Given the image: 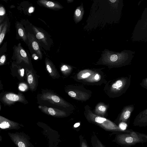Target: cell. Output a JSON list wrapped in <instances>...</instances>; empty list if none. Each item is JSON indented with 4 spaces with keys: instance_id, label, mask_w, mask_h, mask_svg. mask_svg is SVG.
<instances>
[{
    "instance_id": "29",
    "label": "cell",
    "mask_w": 147,
    "mask_h": 147,
    "mask_svg": "<svg viewBox=\"0 0 147 147\" xmlns=\"http://www.w3.org/2000/svg\"><path fill=\"white\" fill-rule=\"evenodd\" d=\"M75 13L77 16H79L80 15L81 11L79 9H77L76 10Z\"/></svg>"
},
{
    "instance_id": "15",
    "label": "cell",
    "mask_w": 147,
    "mask_h": 147,
    "mask_svg": "<svg viewBox=\"0 0 147 147\" xmlns=\"http://www.w3.org/2000/svg\"><path fill=\"white\" fill-rule=\"evenodd\" d=\"M108 106L102 102H99L95 106L93 113L96 115L105 117L107 113Z\"/></svg>"
},
{
    "instance_id": "1",
    "label": "cell",
    "mask_w": 147,
    "mask_h": 147,
    "mask_svg": "<svg viewBox=\"0 0 147 147\" xmlns=\"http://www.w3.org/2000/svg\"><path fill=\"white\" fill-rule=\"evenodd\" d=\"M101 69L82 70L77 73L73 78L77 82L88 85L97 86L106 84V76Z\"/></svg>"
},
{
    "instance_id": "26",
    "label": "cell",
    "mask_w": 147,
    "mask_h": 147,
    "mask_svg": "<svg viewBox=\"0 0 147 147\" xmlns=\"http://www.w3.org/2000/svg\"><path fill=\"white\" fill-rule=\"evenodd\" d=\"M118 126L122 130L125 131L126 130L127 125L126 123L122 122L120 123Z\"/></svg>"
},
{
    "instance_id": "32",
    "label": "cell",
    "mask_w": 147,
    "mask_h": 147,
    "mask_svg": "<svg viewBox=\"0 0 147 147\" xmlns=\"http://www.w3.org/2000/svg\"><path fill=\"white\" fill-rule=\"evenodd\" d=\"M80 125V123H77L74 125V127H76Z\"/></svg>"
},
{
    "instance_id": "4",
    "label": "cell",
    "mask_w": 147,
    "mask_h": 147,
    "mask_svg": "<svg viewBox=\"0 0 147 147\" xmlns=\"http://www.w3.org/2000/svg\"><path fill=\"white\" fill-rule=\"evenodd\" d=\"M117 142L125 146H130L139 143L147 142V135L132 130L129 133H123L117 135Z\"/></svg>"
},
{
    "instance_id": "18",
    "label": "cell",
    "mask_w": 147,
    "mask_h": 147,
    "mask_svg": "<svg viewBox=\"0 0 147 147\" xmlns=\"http://www.w3.org/2000/svg\"><path fill=\"white\" fill-rule=\"evenodd\" d=\"M40 5L52 9H56L59 8V5L54 2L46 0H40L37 1Z\"/></svg>"
},
{
    "instance_id": "17",
    "label": "cell",
    "mask_w": 147,
    "mask_h": 147,
    "mask_svg": "<svg viewBox=\"0 0 147 147\" xmlns=\"http://www.w3.org/2000/svg\"><path fill=\"white\" fill-rule=\"evenodd\" d=\"M132 111L131 107L125 108L123 110L119 118L120 123L122 122L126 123L130 116Z\"/></svg>"
},
{
    "instance_id": "20",
    "label": "cell",
    "mask_w": 147,
    "mask_h": 147,
    "mask_svg": "<svg viewBox=\"0 0 147 147\" xmlns=\"http://www.w3.org/2000/svg\"><path fill=\"white\" fill-rule=\"evenodd\" d=\"M8 25L6 22L1 25L0 29V44L1 45L4 38L6 33Z\"/></svg>"
},
{
    "instance_id": "14",
    "label": "cell",
    "mask_w": 147,
    "mask_h": 147,
    "mask_svg": "<svg viewBox=\"0 0 147 147\" xmlns=\"http://www.w3.org/2000/svg\"><path fill=\"white\" fill-rule=\"evenodd\" d=\"M26 73L28 84L32 91L35 90L37 86V78L34 73L32 70L27 68L26 69Z\"/></svg>"
},
{
    "instance_id": "16",
    "label": "cell",
    "mask_w": 147,
    "mask_h": 147,
    "mask_svg": "<svg viewBox=\"0 0 147 147\" xmlns=\"http://www.w3.org/2000/svg\"><path fill=\"white\" fill-rule=\"evenodd\" d=\"M45 62L46 69L50 76L54 79L59 78L60 76L55 66L51 61L46 58Z\"/></svg>"
},
{
    "instance_id": "27",
    "label": "cell",
    "mask_w": 147,
    "mask_h": 147,
    "mask_svg": "<svg viewBox=\"0 0 147 147\" xmlns=\"http://www.w3.org/2000/svg\"><path fill=\"white\" fill-rule=\"evenodd\" d=\"M6 60V57L5 55H3L1 57L0 59V65H3Z\"/></svg>"
},
{
    "instance_id": "2",
    "label": "cell",
    "mask_w": 147,
    "mask_h": 147,
    "mask_svg": "<svg viewBox=\"0 0 147 147\" xmlns=\"http://www.w3.org/2000/svg\"><path fill=\"white\" fill-rule=\"evenodd\" d=\"M84 109V115L87 121L90 123L97 125L105 130L123 133H129L132 130L131 129L125 131L122 130L118 126L111 121L105 117L94 114L91 108L88 105L85 106Z\"/></svg>"
},
{
    "instance_id": "19",
    "label": "cell",
    "mask_w": 147,
    "mask_h": 147,
    "mask_svg": "<svg viewBox=\"0 0 147 147\" xmlns=\"http://www.w3.org/2000/svg\"><path fill=\"white\" fill-rule=\"evenodd\" d=\"M16 27L18 33L22 39L23 41L26 42H28L27 34L25 31L23 25L20 23H17L16 25Z\"/></svg>"
},
{
    "instance_id": "22",
    "label": "cell",
    "mask_w": 147,
    "mask_h": 147,
    "mask_svg": "<svg viewBox=\"0 0 147 147\" xmlns=\"http://www.w3.org/2000/svg\"><path fill=\"white\" fill-rule=\"evenodd\" d=\"M92 141V144L93 147H105L97 138H93Z\"/></svg>"
},
{
    "instance_id": "9",
    "label": "cell",
    "mask_w": 147,
    "mask_h": 147,
    "mask_svg": "<svg viewBox=\"0 0 147 147\" xmlns=\"http://www.w3.org/2000/svg\"><path fill=\"white\" fill-rule=\"evenodd\" d=\"M1 101L4 104L8 105H12L17 102L24 104L27 102L24 96L20 93L18 94L13 93L6 94L2 97Z\"/></svg>"
},
{
    "instance_id": "23",
    "label": "cell",
    "mask_w": 147,
    "mask_h": 147,
    "mask_svg": "<svg viewBox=\"0 0 147 147\" xmlns=\"http://www.w3.org/2000/svg\"><path fill=\"white\" fill-rule=\"evenodd\" d=\"M5 11L4 7L1 6L0 7V23L2 22L3 20L5 15Z\"/></svg>"
},
{
    "instance_id": "33",
    "label": "cell",
    "mask_w": 147,
    "mask_h": 147,
    "mask_svg": "<svg viewBox=\"0 0 147 147\" xmlns=\"http://www.w3.org/2000/svg\"><path fill=\"white\" fill-rule=\"evenodd\" d=\"M38 56H35L34 57V59L36 60L38 58Z\"/></svg>"
},
{
    "instance_id": "24",
    "label": "cell",
    "mask_w": 147,
    "mask_h": 147,
    "mask_svg": "<svg viewBox=\"0 0 147 147\" xmlns=\"http://www.w3.org/2000/svg\"><path fill=\"white\" fill-rule=\"evenodd\" d=\"M18 88L21 91H24L27 90L28 86L26 84L21 83L19 85Z\"/></svg>"
},
{
    "instance_id": "31",
    "label": "cell",
    "mask_w": 147,
    "mask_h": 147,
    "mask_svg": "<svg viewBox=\"0 0 147 147\" xmlns=\"http://www.w3.org/2000/svg\"><path fill=\"white\" fill-rule=\"evenodd\" d=\"M34 8L32 7H30V8L29 9V10H28V11H29V13H32V12H33L34 11Z\"/></svg>"
},
{
    "instance_id": "6",
    "label": "cell",
    "mask_w": 147,
    "mask_h": 147,
    "mask_svg": "<svg viewBox=\"0 0 147 147\" xmlns=\"http://www.w3.org/2000/svg\"><path fill=\"white\" fill-rule=\"evenodd\" d=\"M40 98L43 100L48 101L52 104L63 107L70 111H73L75 109L72 105L52 93H44L41 95Z\"/></svg>"
},
{
    "instance_id": "11",
    "label": "cell",
    "mask_w": 147,
    "mask_h": 147,
    "mask_svg": "<svg viewBox=\"0 0 147 147\" xmlns=\"http://www.w3.org/2000/svg\"><path fill=\"white\" fill-rule=\"evenodd\" d=\"M23 127L24 126L21 124L0 116L1 130L19 129Z\"/></svg>"
},
{
    "instance_id": "7",
    "label": "cell",
    "mask_w": 147,
    "mask_h": 147,
    "mask_svg": "<svg viewBox=\"0 0 147 147\" xmlns=\"http://www.w3.org/2000/svg\"><path fill=\"white\" fill-rule=\"evenodd\" d=\"M13 142L17 147H34L30 142L28 136L23 132L8 133Z\"/></svg>"
},
{
    "instance_id": "8",
    "label": "cell",
    "mask_w": 147,
    "mask_h": 147,
    "mask_svg": "<svg viewBox=\"0 0 147 147\" xmlns=\"http://www.w3.org/2000/svg\"><path fill=\"white\" fill-rule=\"evenodd\" d=\"M13 57L16 60L17 63L23 62L27 65H30V61L28 55L21 46L20 43L14 47Z\"/></svg>"
},
{
    "instance_id": "13",
    "label": "cell",
    "mask_w": 147,
    "mask_h": 147,
    "mask_svg": "<svg viewBox=\"0 0 147 147\" xmlns=\"http://www.w3.org/2000/svg\"><path fill=\"white\" fill-rule=\"evenodd\" d=\"M32 28L34 33L35 36L40 44L46 47L49 46L48 39L45 33L39 28L33 26Z\"/></svg>"
},
{
    "instance_id": "3",
    "label": "cell",
    "mask_w": 147,
    "mask_h": 147,
    "mask_svg": "<svg viewBox=\"0 0 147 147\" xmlns=\"http://www.w3.org/2000/svg\"><path fill=\"white\" fill-rule=\"evenodd\" d=\"M128 80L127 77H122L110 80L106 83L103 90L109 98L119 97L127 89L129 84Z\"/></svg>"
},
{
    "instance_id": "30",
    "label": "cell",
    "mask_w": 147,
    "mask_h": 147,
    "mask_svg": "<svg viewBox=\"0 0 147 147\" xmlns=\"http://www.w3.org/2000/svg\"><path fill=\"white\" fill-rule=\"evenodd\" d=\"M81 147H88L86 143L84 141H82L81 145Z\"/></svg>"
},
{
    "instance_id": "10",
    "label": "cell",
    "mask_w": 147,
    "mask_h": 147,
    "mask_svg": "<svg viewBox=\"0 0 147 147\" xmlns=\"http://www.w3.org/2000/svg\"><path fill=\"white\" fill-rule=\"evenodd\" d=\"M28 46L37 55L38 57L42 59V57L40 44L35 36L28 32L27 34Z\"/></svg>"
},
{
    "instance_id": "5",
    "label": "cell",
    "mask_w": 147,
    "mask_h": 147,
    "mask_svg": "<svg viewBox=\"0 0 147 147\" xmlns=\"http://www.w3.org/2000/svg\"><path fill=\"white\" fill-rule=\"evenodd\" d=\"M65 90L69 96L77 100L86 101L92 96V92L81 86L69 85L66 87Z\"/></svg>"
},
{
    "instance_id": "28",
    "label": "cell",
    "mask_w": 147,
    "mask_h": 147,
    "mask_svg": "<svg viewBox=\"0 0 147 147\" xmlns=\"http://www.w3.org/2000/svg\"><path fill=\"white\" fill-rule=\"evenodd\" d=\"M24 70L23 68H22L19 70L18 73L20 77H24Z\"/></svg>"
},
{
    "instance_id": "21",
    "label": "cell",
    "mask_w": 147,
    "mask_h": 147,
    "mask_svg": "<svg viewBox=\"0 0 147 147\" xmlns=\"http://www.w3.org/2000/svg\"><path fill=\"white\" fill-rule=\"evenodd\" d=\"M61 71L64 75L66 76L70 75L73 69L66 65H62L60 68Z\"/></svg>"
},
{
    "instance_id": "34",
    "label": "cell",
    "mask_w": 147,
    "mask_h": 147,
    "mask_svg": "<svg viewBox=\"0 0 147 147\" xmlns=\"http://www.w3.org/2000/svg\"><path fill=\"white\" fill-rule=\"evenodd\" d=\"M110 1L112 3H114L116 1V0H110Z\"/></svg>"
},
{
    "instance_id": "25",
    "label": "cell",
    "mask_w": 147,
    "mask_h": 147,
    "mask_svg": "<svg viewBox=\"0 0 147 147\" xmlns=\"http://www.w3.org/2000/svg\"><path fill=\"white\" fill-rule=\"evenodd\" d=\"M118 57L117 55L115 54L112 55L110 57V60L111 61V63H117L116 61L118 60Z\"/></svg>"
},
{
    "instance_id": "12",
    "label": "cell",
    "mask_w": 147,
    "mask_h": 147,
    "mask_svg": "<svg viewBox=\"0 0 147 147\" xmlns=\"http://www.w3.org/2000/svg\"><path fill=\"white\" fill-rule=\"evenodd\" d=\"M38 108L43 113L54 117H63L68 115L65 111L58 109L42 106H39Z\"/></svg>"
}]
</instances>
